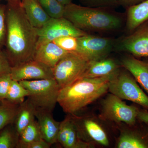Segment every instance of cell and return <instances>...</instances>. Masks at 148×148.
<instances>
[{
    "label": "cell",
    "mask_w": 148,
    "mask_h": 148,
    "mask_svg": "<svg viewBox=\"0 0 148 148\" xmlns=\"http://www.w3.org/2000/svg\"><path fill=\"white\" fill-rule=\"evenodd\" d=\"M5 51L12 67L33 60L38 40L36 28L27 18L21 1L6 4Z\"/></svg>",
    "instance_id": "obj_1"
},
{
    "label": "cell",
    "mask_w": 148,
    "mask_h": 148,
    "mask_svg": "<svg viewBox=\"0 0 148 148\" xmlns=\"http://www.w3.org/2000/svg\"><path fill=\"white\" fill-rule=\"evenodd\" d=\"M116 74L100 77L82 78L61 88L58 103L65 112L77 115L108 91L110 81Z\"/></svg>",
    "instance_id": "obj_2"
},
{
    "label": "cell",
    "mask_w": 148,
    "mask_h": 148,
    "mask_svg": "<svg viewBox=\"0 0 148 148\" xmlns=\"http://www.w3.org/2000/svg\"><path fill=\"white\" fill-rule=\"evenodd\" d=\"M108 8L88 7L72 3L65 5L64 17L85 32L118 30L123 24L122 18Z\"/></svg>",
    "instance_id": "obj_3"
},
{
    "label": "cell",
    "mask_w": 148,
    "mask_h": 148,
    "mask_svg": "<svg viewBox=\"0 0 148 148\" xmlns=\"http://www.w3.org/2000/svg\"><path fill=\"white\" fill-rule=\"evenodd\" d=\"M19 82L29 90V95L27 98L36 108L45 109L53 112L58 103L61 88L54 78Z\"/></svg>",
    "instance_id": "obj_4"
},
{
    "label": "cell",
    "mask_w": 148,
    "mask_h": 148,
    "mask_svg": "<svg viewBox=\"0 0 148 148\" xmlns=\"http://www.w3.org/2000/svg\"><path fill=\"white\" fill-rule=\"evenodd\" d=\"M90 62L77 52H68L52 69L54 78L60 88L82 78Z\"/></svg>",
    "instance_id": "obj_5"
},
{
    "label": "cell",
    "mask_w": 148,
    "mask_h": 148,
    "mask_svg": "<svg viewBox=\"0 0 148 148\" xmlns=\"http://www.w3.org/2000/svg\"><path fill=\"white\" fill-rule=\"evenodd\" d=\"M127 71H119L113 77L109 84L108 91L122 100L132 101L148 110V95Z\"/></svg>",
    "instance_id": "obj_6"
},
{
    "label": "cell",
    "mask_w": 148,
    "mask_h": 148,
    "mask_svg": "<svg viewBox=\"0 0 148 148\" xmlns=\"http://www.w3.org/2000/svg\"><path fill=\"white\" fill-rule=\"evenodd\" d=\"M139 109L134 105H127L121 98L110 93L101 103V118L103 120L134 125L138 121Z\"/></svg>",
    "instance_id": "obj_7"
},
{
    "label": "cell",
    "mask_w": 148,
    "mask_h": 148,
    "mask_svg": "<svg viewBox=\"0 0 148 148\" xmlns=\"http://www.w3.org/2000/svg\"><path fill=\"white\" fill-rule=\"evenodd\" d=\"M37 29L38 35L37 47L51 42L59 37L71 36L78 38L88 34L77 29L64 16L59 18L51 17L42 27Z\"/></svg>",
    "instance_id": "obj_8"
},
{
    "label": "cell",
    "mask_w": 148,
    "mask_h": 148,
    "mask_svg": "<svg viewBox=\"0 0 148 148\" xmlns=\"http://www.w3.org/2000/svg\"><path fill=\"white\" fill-rule=\"evenodd\" d=\"M76 52L90 61L107 58L114 48L115 41L108 38L96 36L88 34L77 38Z\"/></svg>",
    "instance_id": "obj_9"
},
{
    "label": "cell",
    "mask_w": 148,
    "mask_h": 148,
    "mask_svg": "<svg viewBox=\"0 0 148 148\" xmlns=\"http://www.w3.org/2000/svg\"><path fill=\"white\" fill-rule=\"evenodd\" d=\"M71 116L82 140L91 144L94 143L101 146L109 145L108 135L98 121L90 117Z\"/></svg>",
    "instance_id": "obj_10"
},
{
    "label": "cell",
    "mask_w": 148,
    "mask_h": 148,
    "mask_svg": "<svg viewBox=\"0 0 148 148\" xmlns=\"http://www.w3.org/2000/svg\"><path fill=\"white\" fill-rule=\"evenodd\" d=\"M114 48L134 56L148 57V25L144 24L131 34L115 41Z\"/></svg>",
    "instance_id": "obj_11"
},
{
    "label": "cell",
    "mask_w": 148,
    "mask_h": 148,
    "mask_svg": "<svg viewBox=\"0 0 148 148\" xmlns=\"http://www.w3.org/2000/svg\"><path fill=\"white\" fill-rule=\"evenodd\" d=\"M10 75L12 79L18 82L54 78L52 69L34 59L12 67Z\"/></svg>",
    "instance_id": "obj_12"
},
{
    "label": "cell",
    "mask_w": 148,
    "mask_h": 148,
    "mask_svg": "<svg viewBox=\"0 0 148 148\" xmlns=\"http://www.w3.org/2000/svg\"><path fill=\"white\" fill-rule=\"evenodd\" d=\"M139 121L121 130L117 148H148V123Z\"/></svg>",
    "instance_id": "obj_13"
},
{
    "label": "cell",
    "mask_w": 148,
    "mask_h": 148,
    "mask_svg": "<svg viewBox=\"0 0 148 148\" xmlns=\"http://www.w3.org/2000/svg\"><path fill=\"white\" fill-rule=\"evenodd\" d=\"M35 116L38 124L42 138L52 145L57 143L60 122L53 118L52 112L48 110L36 108Z\"/></svg>",
    "instance_id": "obj_14"
},
{
    "label": "cell",
    "mask_w": 148,
    "mask_h": 148,
    "mask_svg": "<svg viewBox=\"0 0 148 148\" xmlns=\"http://www.w3.org/2000/svg\"><path fill=\"white\" fill-rule=\"evenodd\" d=\"M69 52L51 42L37 47L34 59L53 69Z\"/></svg>",
    "instance_id": "obj_15"
},
{
    "label": "cell",
    "mask_w": 148,
    "mask_h": 148,
    "mask_svg": "<svg viewBox=\"0 0 148 148\" xmlns=\"http://www.w3.org/2000/svg\"><path fill=\"white\" fill-rule=\"evenodd\" d=\"M121 64L148 94V62L129 55L122 59Z\"/></svg>",
    "instance_id": "obj_16"
},
{
    "label": "cell",
    "mask_w": 148,
    "mask_h": 148,
    "mask_svg": "<svg viewBox=\"0 0 148 148\" xmlns=\"http://www.w3.org/2000/svg\"><path fill=\"white\" fill-rule=\"evenodd\" d=\"M119 67L116 61L112 58H106L98 61H90L82 78L100 77L114 75L119 71Z\"/></svg>",
    "instance_id": "obj_17"
},
{
    "label": "cell",
    "mask_w": 148,
    "mask_h": 148,
    "mask_svg": "<svg viewBox=\"0 0 148 148\" xmlns=\"http://www.w3.org/2000/svg\"><path fill=\"white\" fill-rule=\"evenodd\" d=\"M21 4L27 18L36 29L42 27L51 18L38 0H21Z\"/></svg>",
    "instance_id": "obj_18"
},
{
    "label": "cell",
    "mask_w": 148,
    "mask_h": 148,
    "mask_svg": "<svg viewBox=\"0 0 148 148\" xmlns=\"http://www.w3.org/2000/svg\"><path fill=\"white\" fill-rule=\"evenodd\" d=\"M127 9L126 27L128 32H133L148 22V0Z\"/></svg>",
    "instance_id": "obj_19"
},
{
    "label": "cell",
    "mask_w": 148,
    "mask_h": 148,
    "mask_svg": "<svg viewBox=\"0 0 148 148\" xmlns=\"http://www.w3.org/2000/svg\"><path fill=\"white\" fill-rule=\"evenodd\" d=\"M36 108L27 98L19 104L14 121L15 130L18 136L34 120L36 119Z\"/></svg>",
    "instance_id": "obj_20"
},
{
    "label": "cell",
    "mask_w": 148,
    "mask_h": 148,
    "mask_svg": "<svg viewBox=\"0 0 148 148\" xmlns=\"http://www.w3.org/2000/svg\"><path fill=\"white\" fill-rule=\"evenodd\" d=\"M36 120H34L18 136L17 148H28L32 143L42 139Z\"/></svg>",
    "instance_id": "obj_21"
},
{
    "label": "cell",
    "mask_w": 148,
    "mask_h": 148,
    "mask_svg": "<svg viewBox=\"0 0 148 148\" xmlns=\"http://www.w3.org/2000/svg\"><path fill=\"white\" fill-rule=\"evenodd\" d=\"M29 95V90L19 83L12 79L9 88L6 100L7 102L19 105L25 101L26 97Z\"/></svg>",
    "instance_id": "obj_22"
},
{
    "label": "cell",
    "mask_w": 148,
    "mask_h": 148,
    "mask_svg": "<svg viewBox=\"0 0 148 148\" xmlns=\"http://www.w3.org/2000/svg\"><path fill=\"white\" fill-rule=\"evenodd\" d=\"M19 105L6 102L0 106V130L14 121Z\"/></svg>",
    "instance_id": "obj_23"
},
{
    "label": "cell",
    "mask_w": 148,
    "mask_h": 148,
    "mask_svg": "<svg viewBox=\"0 0 148 148\" xmlns=\"http://www.w3.org/2000/svg\"><path fill=\"white\" fill-rule=\"evenodd\" d=\"M93 147V144L86 143L81 139L72 119L65 148H90Z\"/></svg>",
    "instance_id": "obj_24"
},
{
    "label": "cell",
    "mask_w": 148,
    "mask_h": 148,
    "mask_svg": "<svg viewBox=\"0 0 148 148\" xmlns=\"http://www.w3.org/2000/svg\"><path fill=\"white\" fill-rule=\"evenodd\" d=\"M46 12L51 18L63 17L65 6L57 0H38Z\"/></svg>",
    "instance_id": "obj_25"
},
{
    "label": "cell",
    "mask_w": 148,
    "mask_h": 148,
    "mask_svg": "<svg viewBox=\"0 0 148 148\" xmlns=\"http://www.w3.org/2000/svg\"><path fill=\"white\" fill-rule=\"evenodd\" d=\"M18 135L6 129L0 134V148H17Z\"/></svg>",
    "instance_id": "obj_26"
},
{
    "label": "cell",
    "mask_w": 148,
    "mask_h": 148,
    "mask_svg": "<svg viewBox=\"0 0 148 148\" xmlns=\"http://www.w3.org/2000/svg\"><path fill=\"white\" fill-rule=\"evenodd\" d=\"M52 42L66 51L76 52L77 47V37L71 36L59 37L55 39Z\"/></svg>",
    "instance_id": "obj_27"
},
{
    "label": "cell",
    "mask_w": 148,
    "mask_h": 148,
    "mask_svg": "<svg viewBox=\"0 0 148 148\" xmlns=\"http://www.w3.org/2000/svg\"><path fill=\"white\" fill-rule=\"evenodd\" d=\"M71 120V115L68 114L65 119L60 122L57 137V143H59L65 148L68 140L69 127Z\"/></svg>",
    "instance_id": "obj_28"
},
{
    "label": "cell",
    "mask_w": 148,
    "mask_h": 148,
    "mask_svg": "<svg viewBox=\"0 0 148 148\" xmlns=\"http://www.w3.org/2000/svg\"><path fill=\"white\" fill-rule=\"evenodd\" d=\"M83 6L91 8H112L119 5L117 0H79Z\"/></svg>",
    "instance_id": "obj_29"
},
{
    "label": "cell",
    "mask_w": 148,
    "mask_h": 148,
    "mask_svg": "<svg viewBox=\"0 0 148 148\" xmlns=\"http://www.w3.org/2000/svg\"><path fill=\"white\" fill-rule=\"evenodd\" d=\"M6 4H0V49L5 46L6 38L5 21Z\"/></svg>",
    "instance_id": "obj_30"
},
{
    "label": "cell",
    "mask_w": 148,
    "mask_h": 148,
    "mask_svg": "<svg viewBox=\"0 0 148 148\" xmlns=\"http://www.w3.org/2000/svg\"><path fill=\"white\" fill-rule=\"evenodd\" d=\"M12 79L10 74L0 77V100H6L9 88Z\"/></svg>",
    "instance_id": "obj_31"
},
{
    "label": "cell",
    "mask_w": 148,
    "mask_h": 148,
    "mask_svg": "<svg viewBox=\"0 0 148 148\" xmlns=\"http://www.w3.org/2000/svg\"><path fill=\"white\" fill-rule=\"evenodd\" d=\"M12 66L4 50L0 49V77L11 73Z\"/></svg>",
    "instance_id": "obj_32"
},
{
    "label": "cell",
    "mask_w": 148,
    "mask_h": 148,
    "mask_svg": "<svg viewBox=\"0 0 148 148\" xmlns=\"http://www.w3.org/2000/svg\"><path fill=\"white\" fill-rule=\"evenodd\" d=\"M51 146L49 143L42 138L32 143L28 148H49Z\"/></svg>",
    "instance_id": "obj_33"
},
{
    "label": "cell",
    "mask_w": 148,
    "mask_h": 148,
    "mask_svg": "<svg viewBox=\"0 0 148 148\" xmlns=\"http://www.w3.org/2000/svg\"><path fill=\"white\" fill-rule=\"evenodd\" d=\"M145 0H117L119 5H121L125 8H127L130 7L138 4Z\"/></svg>",
    "instance_id": "obj_34"
},
{
    "label": "cell",
    "mask_w": 148,
    "mask_h": 148,
    "mask_svg": "<svg viewBox=\"0 0 148 148\" xmlns=\"http://www.w3.org/2000/svg\"><path fill=\"white\" fill-rule=\"evenodd\" d=\"M138 120L143 122L148 123V110L145 109H139Z\"/></svg>",
    "instance_id": "obj_35"
},
{
    "label": "cell",
    "mask_w": 148,
    "mask_h": 148,
    "mask_svg": "<svg viewBox=\"0 0 148 148\" xmlns=\"http://www.w3.org/2000/svg\"><path fill=\"white\" fill-rule=\"evenodd\" d=\"M57 1L65 6L72 3V0H57Z\"/></svg>",
    "instance_id": "obj_36"
},
{
    "label": "cell",
    "mask_w": 148,
    "mask_h": 148,
    "mask_svg": "<svg viewBox=\"0 0 148 148\" xmlns=\"http://www.w3.org/2000/svg\"><path fill=\"white\" fill-rule=\"evenodd\" d=\"M7 2H13V1H21V0H5Z\"/></svg>",
    "instance_id": "obj_37"
},
{
    "label": "cell",
    "mask_w": 148,
    "mask_h": 148,
    "mask_svg": "<svg viewBox=\"0 0 148 148\" xmlns=\"http://www.w3.org/2000/svg\"><path fill=\"white\" fill-rule=\"evenodd\" d=\"M0 1H1V0H0Z\"/></svg>",
    "instance_id": "obj_38"
}]
</instances>
